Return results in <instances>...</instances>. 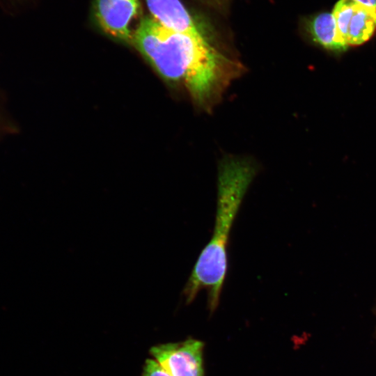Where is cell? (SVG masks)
Here are the masks:
<instances>
[{
	"label": "cell",
	"instance_id": "obj_5",
	"mask_svg": "<svg viewBox=\"0 0 376 376\" xmlns=\"http://www.w3.org/2000/svg\"><path fill=\"white\" fill-rule=\"evenodd\" d=\"M152 18L173 31L203 34L180 0H146Z\"/></svg>",
	"mask_w": 376,
	"mask_h": 376
},
{
	"label": "cell",
	"instance_id": "obj_10",
	"mask_svg": "<svg viewBox=\"0 0 376 376\" xmlns=\"http://www.w3.org/2000/svg\"><path fill=\"white\" fill-rule=\"evenodd\" d=\"M358 3L363 6L376 15V0H354Z\"/></svg>",
	"mask_w": 376,
	"mask_h": 376
},
{
	"label": "cell",
	"instance_id": "obj_11",
	"mask_svg": "<svg viewBox=\"0 0 376 376\" xmlns=\"http://www.w3.org/2000/svg\"><path fill=\"white\" fill-rule=\"evenodd\" d=\"M8 3H9L10 6H19V3L23 0H4Z\"/></svg>",
	"mask_w": 376,
	"mask_h": 376
},
{
	"label": "cell",
	"instance_id": "obj_6",
	"mask_svg": "<svg viewBox=\"0 0 376 376\" xmlns=\"http://www.w3.org/2000/svg\"><path fill=\"white\" fill-rule=\"evenodd\" d=\"M308 26L313 40L321 46L334 50L347 48L338 35L332 13L318 14L311 19Z\"/></svg>",
	"mask_w": 376,
	"mask_h": 376
},
{
	"label": "cell",
	"instance_id": "obj_3",
	"mask_svg": "<svg viewBox=\"0 0 376 376\" xmlns=\"http://www.w3.org/2000/svg\"><path fill=\"white\" fill-rule=\"evenodd\" d=\"M203 347L202 341L189 338L153 346L150 352L171 376H204Z\"/></svg>",
	"mask_w": 376,
	"mask_h": 376
},
{
	"label": "cell",
	"instance_id": "obj_9",
	"mask_svg": "<svg viewBox=\"0 0 376 376\" xmlns=\"http://www.w3.org/2000/svg\"><path fill=\"white\" fill-rule=\"evenodd\" d=\"M141 376H171L156 360L148 359L143 368Z\"/></svg>",
	"mask_w": 376,
	"mask_h": 376
},
{
	"label": "cell",
	"instance_id": "obj_2",
	"mask_svg": "<svg viewBox=\"0 0 376 376\" xmlns=\"http://www.w3.org/2000/svg\"><path fill=\"white\" fill-rule=\"evenodd\" d=\"M258 172L247 158L229 156L219 164L217 196L212 236L201 251L182 290L187 304L198 292H207V306L213 313L219 299L228 269V244L230 230L244 196Z\"/></svg>",
	"mask_w": 376,
	"mask_h": 376
},
{
	"label": "cell",
	"instance_id": "obj_1",
	"mask_svg": "<svg viewBox=\"0 0 376 376\" xmlns=\"http://www.w3.org/2000/svg\"><path fill=\"white\" fill-rule=\"evenodd\" d=\"M132 41L164 79L182 84L205 110L244 70L242 63L217 51L204 35L173 31L152 17L141 21Z\"/></svg>",
	"mask_w": 376,
	"mask_h": 376
},
{
	"label": "cell",
	"instance_id": "obj_4",
	"mask_svg": "<svg viewBox=\"0 0 376 376\" xmlns=\"http://www.w3.org/2000/svg\"><path fill=\"white\" fill-rule=\"evenodd\" d=\"M139 0H95V16L101 29L110 36L130 42V25L138 13Z\"/></svg>",
	"mask_w": 376,
	"mask_h": 376
},
{
	"label": "cell",
	"instance_id": "obj_7",
	"mask_svg": "<svg viewBox=\"0 0 376 376\" xmlns=\"http://www.w3.org/2000/svg\"><path fill=\"white\" fill-rule=\"evenodd\" d=\"M375 28L376 15L357 3L356 10L349 24L347 45H358L367 41L372 36Z\"/></svg>",
	"mask_w": 376,
	"mask_h": 376
},
{
	"label": "cell",
	"instance_id": "obj_8",
	"mask_svg": "<svg viewBox=\"0 0 376 376\" xmlns=\"http://www.w3.org/2000/svg\"><path fill=\"white\" fill-rule=\"evenodd\" d=\"M357 5V3L354 0H339L332 12L338 35L347 47H348L347 36L349 24L356 10Z\"/></svg>",
	"mask_w": 376,
	"mask_h": 376
}]
</instances>
